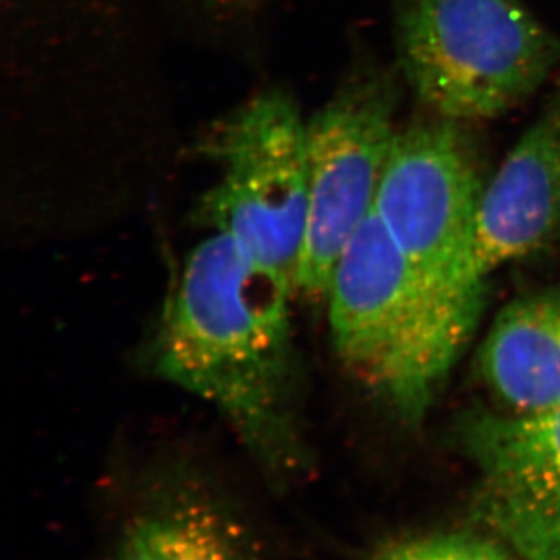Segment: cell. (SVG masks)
<instances>
[{
	"mask_svg": "<svg viewBox=\"0 0 560 560\" xmlns=\"http://www.w3.org/2000/svg\"><path fill=\"white\" fill-rule=\"evenodd\" d=\"M370 560H510L493 540L467 533H436L383 544Z\"/></svg>",
	"mask_w": 560,
	"mask_h": 560,
	"instance_id": "8fae6325",
	"label": "cell"
},
{
	"mask_svg": "<svg viewBox=\"0 0 560 560\" xmlns=\"http://www.w3.org/2000/svg\"><path fill=\"white\" fill-rule=\"evenodd\" d=\"M482 381L510 412L560 405V290L510 302L493 319L478 357Z\"/></svg>",
	"mask_w": 560,
	"mask_h": 560,
	"instance_id": "30bf717a",
	"label": "cell"
},
{
	"mask_svg": "<svg viewBox=\"0 0 560 560\" xmlns=\"http://www.w3.org/2000/svg\"><path fill=\"white\" fill-rule=\"evenodd\" d=\"M198 151L219 168L202 223L294 290L308 223L307 121L296 103L259 92L209 127Z\"/></svg>",
	"mask_w": 560,
	"mask_h": 560,
	"instance_id": "277c9868",
	"label": "cell"
},
{
	"mask_svg": "<svg viewBox=\"0 0 560 560\" xmlns=\"http://www.w3.org/2000/svg\"><path fill=\"white\" fill-rule=\"evenodd\" d=\"M463 442L478 474L480 521L523 560H560V405L475 412Z\"/></svg>",
	"mask_w": 560,
	"mask_h": 560,
	"instance_id": "ba28073f",
	"label": "cell"
},
{
	"mask_svg": "<svg viewBox=\"0 0 560 560\" xmlns=\"http://www.w3.org/2000/svg\"><path fill=\"white\" fill-rule=\"evenodd\" d=\"M326 300L338 359L412 423L425 418L482 311L416 267L374 208L338 257Z\"/></svg>",
	"mask_w": 560,
	"mask_h": 560,
	"instance_id": "7a4b0ae2",
	"label": "cell"
},
{
	"mask_svg": "<svg viewBox=\"0 0 560 560\" xmlns=\"http://www.w3.org/2000/svg\"><path fill=\"white\" fill-rule=\"evenodd\" d=\"M393 38L394 65L419 109L477 127L560 72V33L525 0H394Z\"/></svg>",
	"mask_w": 560,
	"mask_h": 560,
	"instance_id": "3957f363",
	"label": "cell"
},
{
	"mask_svg": "<svg viewBox=\"0 0 560 560\" xmlns=\"http://www.w3.org/2000/svg\"><path fill=\"white\" fill-rule=\"evenodd\" d=\"M485 145L477 125L420 110L400 125L374 212L393 241L442 289L485 304L486 280L475 261Z\"/></svg>",
	"mask_w": 560,
	"mask_h": 560,
	"instance_id": "5b68a950",
	"label": "cell"
},
{
	"mask_svg": "<svg viewBox=\"0 0 560 560\" xmlns=\"http://www.w3.org/2000/svg\"><path fill=\"white\" fill-rule=\"evenodd\" d=\"M560 238V77L539 113L489 176L475 230L482 279Z\"/></svg>",
	"mask_w": 560,
	"mask_h": 560,
	"instance_id": "9c48e42d",
	"label": "cell"
},
{
	"mask_svg": "<svg viewBox=\"0 0 560 560\" xmlns=\"http://www.w3.org/2000/svg\"><path fill=\"white\" fill-rule=\"evenodd\" d=\"M293 294L285 279L212 232L184 261L153 346L158 374L215 408L278 492L311 469Z\"/></svg>",
	"mask_w": 560,
	"mask_h": 560,
	"instance_id": "6da1fadb",
	"label": "cell"
},
{
	"mask_svg": "<svg viewBox=\"0 0 560 560\" xmlns=\"http://www.w3.org/2000/svg\"><path fill=\"white\" fill-rule=\"evenodd\" d=\"M407 90L394 62L361 58L307 120L308 223L294 291L326 300L338 257L374 208Z\"/></svg>",
	"mask_w": 560,
	"mask_h": 560,
	"instance_id": "8992f818",
	"label": "cell"
},
{
	"mask_svg": "<svg viewBox=\"0 0 560 560\" xmlns=\"http://www.w3.org/2000/svg\"><path fill=\"white\" fill-rule=\"evenodd\" d=\"M210 5L224 7V9H243L249 7L254 0H208Z\"/></svg>",
	"mask_w": 560,
	"mask_h": 560,
	"instance_id": "7c38bea8",
	"label": "cell"
},
{
	"mask_svg": "<svg viewBox=\"0 0 560 560\" xmlns=\"http://www.w3.org/2000/svg\"><path fill=\"white\" fill-rule=\"evenodd\" d=\"M106 560H272L267 537L210 471L168 459L140 471Z\"/></svg>",
	"mask_w": 560,
	"mask_h": 560,
	"instance_id": "52a82bcc",
	"label": "cell"
}]
</instances>
